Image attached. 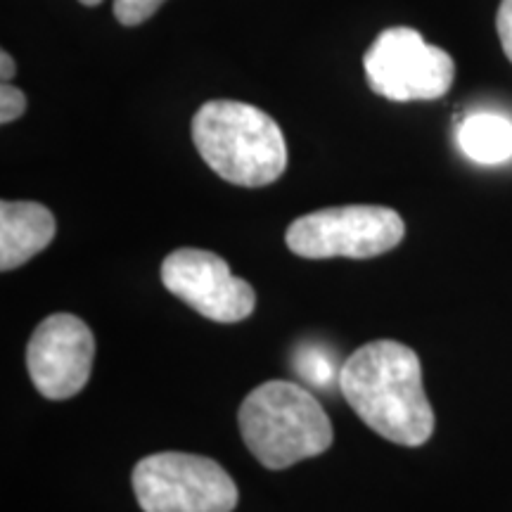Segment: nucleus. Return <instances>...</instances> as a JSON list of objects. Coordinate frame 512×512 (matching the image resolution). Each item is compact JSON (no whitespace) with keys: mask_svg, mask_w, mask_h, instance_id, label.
<instances>
[{"mask_svg":"<svg viewBox=\"0 0 512 512\" xmlns=\"http://www.w3.org/2000/svg\"><path fill=\"white\" fill-rule=\"evenodd\" d=\"M81 5H86V8H95V5H100L102 0H79Z\"/></svg>","mask_w":512,"mask_h":512,"instance_id":"obj_15","label":"nucleus"},{"mask_svg":"<svg viewBox=\"0 0 512 512\" xmlns=\"http://www.w3.org/2000/svg\"><path fill=\"white\" fill-rule=\"evenodd\" d=\"M162 283L174 297L214 323H240L256 306V292L247 280L235 278L219 254L183 247L162 264Z\"/></svg>","mask_w":512,"mask_h":512,"instance_id":"obj_7","label":"nucleus"},{"mask_svg":"<svg viewBox=\"0 0 512 512\" xmlns=\"http://www.w3.org/2000/svg\"><path fill=\"white\" fill-rule=\"evenodd\" d=\"M240 432L252 456L268 470H285L332 446L335 430L316 396L285 380L259 384L242 401Z\"/></svg>","mask_w":512,"mask_h":512,"instance_id":"obj_3","label":"nucleus"},{"mask_svg":"<svg viewBox=\"0 0 512 512\" xmlns=\"http://www.w3.org/2000/svg\"><path fill=\"white\" fill-rule=\"evenodd\" d=\"M192 143L216 176L240 188H264L287 169L283 131L247 102H204L192 119Z\"/></svg>","mask_w":512,"mask_h":512,"instance_id":"obj_2","label":"nucleus"},{"mask_svg":"<svg viewBox=\"0 0 512 512\" xmlns=\"http://www.w3.org/2000/svg\"><path fill=\"white\" fill-rule=\"evenodd\" d=\"M93 358V332L74 313H53L41 320L27 344L31 382L50 401L79 394L91 377Z\"/></svg>","mask_w":512,"mask_h":512,"instance_id":"obj_8","label":"nucleus"},{"mask_svg":"<svg viewBox=\"0 0 512 512\" xmlns=\"http://www.w3.org/2000/svg\"><path fill=\"white\" fill-rule=\"evenodd\" d=\"M458 145L472 162L503 164L512 159V121L494 112H475L458 126Z\"/></svg>","mask_w":512,"mask_h":512,"instance_id":"obj_10","label":"nucleus"},{"mask_svg":"<svg viewBox=\"0 0 512 512\" xmlns=\"http://www.w3.org/2000/svg\"><path fill=\"white\" fill-rule=\"evenodd\" d=\"M166 0H114L112 10L119 24L124 27H138L162 8Z\"/></svg>","mask_w":512,"mask_h":512,"instance_id":"obj_11","label":"nucleus"},{"mask_svg":"<svg viewBox=\"0 0 512 512\" xmlns=\"http://www.w3.org/2000/svg\"><path fill=\"white\" fill-rule=\"evenodd\" d=\"M339 389L370 430L399 446H422L434 434V411L420 358L392 339L363 344L339 370Z\"/></svg>","mask_w":512,"mask_h":512,"instance_id":"obj_1","label":"nucleus"},{"mask_svg":"<svg viewBox=\"0 0 512 512\" xmlns=\"http://www.w3.org/2000/svg\"><path fill=\"white\" fill-rule=\"evenodd\" d=\"M368 86L394 102L439 100L453 86V57L411 27L384 29L363 57Z\"/></svg>","mask_w":512,"mask_h":512,"instance_id":"obj_6","label":"nucleus"},{"mask_svg":"<svg viewBox=\"0 0 512 512\" xmlns=\"http://www.w3.org/2000/svg\"><path fill=\"white\" fill-rule=\"evenodd\" d=\"M131 482L143 512H233L240 498L233 477L195 453H152L138 460Z\"/></svg>","mask_w":512,"mask_h":512,"instance_id":"obj_4","label":"nucleus"},{"mask_svg":"<svg viewBox=\"0 0 512 512\" xmlns=\"http://www.w3.org/2000/svg\"><path fill=\"white\" fill-rule=\"evenodd\" d=\"M496 29L503 53L512 62V0H501V8H498L496 15Z\"/></svg>","mask_w":512,"mask_h":512,"instance_id":"obj_13","label":"nucleus"},{"mask_svg":"<svg viewBox=\"0 0 512 512\" xmlns=\"http://www.w3.org/2000/svg\"><path fill=\"white\" fill-rule=\"evenodd\" d=\"M403 235L406 223L394 209L349 204L299 216L287 228L285 242L304 259H373L399 247Z\"/></svg>","mask_w":512,"mask_h":512,"instance_id":"obj_5","label":"nucleus"},{"mask_svg":"<svg viewBox=\"0 0 512 512\" xmlns=\"http://www.w3.org/2000/svg\"><path fill=\"white\" fill-rule=\"evenodd\" d=\"M27 105V95L19 91L17 86H12V83H3V86H0V121H3V124L17 121L24 112H27Z\"/></svg>","mask_w":512,"mask_h":512,"instance_id":"obj_12","label":"nucleus"},{"mask_svg":"<svg viewBox=\"0 0 512 512\" xmlns=\"http://www.w3.org/2000/svg\"><path fill=\"white\" fill-rule=\"evenodd\" d=\"M12 76H15V60L3 50L0 53V79H3V83H10Z\"/></svg>","mask_w":512,"mask_h":512,"instance_id":"obj_14","label":"nucleus"},{"mask_svg":"<svg viewBox=\"0 0 512 512\" xmlns=\"http://www.w3.org/2000/svg\"><path fill=\"white\" fill-rule=\"evenodd\" d=\"M55 238V216L38 202L0 204V271H15Z\"/></svg>","mask_w":512,"mask_h":512,"instance_id":"obj_9","label":"nucleus"}]
</instances>
